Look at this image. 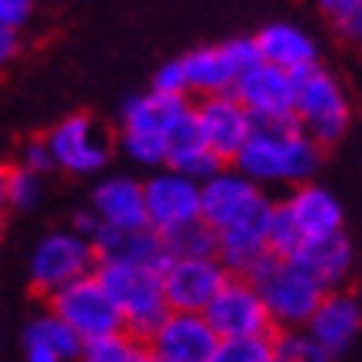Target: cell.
<instances>
[{"label":"cell","instance_id":"cell-1","mask_svg":"<svg viewBox=\"0 0 362 362\" xmlns=\"http://www.w3.org/2000/svg\"><path fill=\"white\" fill-rule=\"evenodd\" d=\"M233 170L243 173L252 187H303L316 183V173L322 166V146L309 140L293 120L286 123H256L252 136L246 140Z\"/></svg>","mask_w":362,"mask_h":362},{"label":"cell","instance_id":"cell-2","mask_svg":"<svg viewBox=\"0 0 362 362\" xmlns=\"http://www.w3.org/2000/svg\"><path fill=\"white\" fill-rule=\"evenodd\" d=\"M352 120H356V107L346 83H342L332 70L319 64L309 74L296 77V107H293V123L306 133L316 146H332V143L346 140Z\"/></svg>","mask_w":362,"mask_h":362},{"label":"cell","instance_id":"cell-3","mask_svg":"<svg viewBox=\"0 0 362 362\" xmlns=\"http://www.w3.org/2000/svg\"><path fill=\"white\" fill-rule=\"evenodd\" d=\"M246 279L259 293L276 332L306 329V322L326 296L322 286L313 283L293 259H283V256H266Z\"/></svg>","mask_w":362,"mask_h":362},{"label":"cell","instance_id":"cell-4","mask_svg":"<svg viewBox=\"0 0 362 362\" xmlns=\"http://www.w3.org/2000/svg\"><path fill=\"white\" fill-rule=\"evenodd\" d=\"M93 276L100 286L110 293L113 306L123 319V329L136 339H150L153 329L166 319V296H163V276L156 269L127 263H97Z\"/></svg>","mask_w":362,"mask_h":362},{"label":"cell","instance_id":"cell-5","mask_svg":"<svg viewBox=\"0 0 362 362\" xmlns=\"http://www.w3.org/2000/svg\"><path fill=\"white\" fill-rule=\"evenodd\" d=\"M180 64H183V74H187L189 97L206 100L233 93L236 80L259 64V50H256L250 33V37H230L223 44L193 47L189 54L180 57Z\"/></svg>","mask_w":362,"mask_h":362},{"label":"cell","instance_id":"cell-6","mask_svg":"<svg viewBox=\"0 0 362 362\" xmlns=\"http://www.w3.org/2000/svg\"><path fill=\"white\" fill-rule=\"evenodd\" d=\"M93 269H97V252L70 226L44 233L30 252V286L47 299L83 276H93Z\"/></svg>","mask_w":362,"mask_h":362},{"label":"cell","instance_id":"cell-7","mask_svg":"<svg viewBox=\"0 0 362 362\" xmlns=\"http://www.w3.org/2000/svg\"><path fill=\"white\" fill-rule=\"evenodd\" d=\"M54 156V166L70 176H100L113 160L110 130L90 117V113H70L44 136Z\"/></svg>","mask_w":362,"mask_h":362},{"label":"cell","instance_id":"cell-8","mask_svg":"<svg viewBox=\"0 0 362 362\" xmlns=\"http://www.w3.org/2000/svg\"><path fill=\"white\" fill-rule=\"evenodd\" d=\"M47 313H54L66 329L77 332L83 346L93 339H107V336H117V332H127L110 293L100 286L97 276H83L77 283H70L66 289L54 293L47 299Z\"/></svg>","mask_w":362,"mask_h":362},{"label":"cell","instance_id":"cell-9","mask_svg":"<svg viewBox=\"0 0 362 362\" xmlns=\"http://www.w3.org/2000/svg\"><path fill=\"white\" fill-rule=\"evenodd\" d=\"M203 319L209 322V329L216 332L220 342H233V339H269L273 336V319L266 313L259 293L252 289L250 279L243 276H230L226 286L213 296Z\"/></svg>","mask_w":362,"mask_h":362},{"label":"cell","instance_id":"cell-10","mask_svg":"<svg viewBox=\"0 0 362 362\" xmlns=\"http://www.w3.org/2000/svg\"><path fill=\"white\" fill-rule=\"evenodd\" d=\"M160 276H163L166 309L170 313H197V316H203V309L230 279L226 266L216 256H173Z\"/></svg>","mask_w":362,"mask_h":362},{"label":"cell","instance_id":"cell-11","mask_svg":"<svg viewBox=\"0 0 362 362\" xmlns=\"http://www.w3.org/2000/svg\"><path fill=\"white\" fill-rule=\"evenodd\" d=\"M143 203H146V226L163 240L199 223V183L173 170H156L143 180Z\"/></svg>","mask_w":362,"mask_h":362},{"label":"cell","instance_id":"cell-12","mask_svg":"<svg viewBox=\"0 0 362 362\" xmlns=\"http://www.w3.org/2000/svg\"><path fill=\"white\" fill-rule=\"evenodd\" d=\"M193 123H197L199 140L206 143L226 166L236 160V153L246 146V140L252 136V127H256L233 93L197 100L193 103Z\"/></svg>","mask_w":362,"mask_h":362},{"label":"cell","instance_id":"cell-13","mask_svg":"<svg viewBox=\"0 0 362 362\" xmlns=\"http://www.w3.org/2000/svg\"><path fill=\"white\" fill-rule=\"evenodd\" d=\"M303 332H306L309 339L316 342L329 359L349 352L352 342L362 336V293H356L349 286L329 289Z\"/></svg>","mask_w":362,"mask_h":362},{"label":"cell","instance_id":"cell-14","mask_svg":"<svg viewBox=\"0 0 362 362\" xmlns=\"http://www.w3.org/2000/svg\"><path fill=\"white\" fill-rule=\"evenodd\" d=\"M233 97L243 103L252 123H286L293 120L296 107V77L269 64H256L236 80Z\"/></svg>","mask_w":362,"mask_h":362},{"label":"cell","instance_id":"cell-15","mask_svg":"<svg viewBox=\"0 0 362 362\" xmlns=\"http://www.w3.org/2000/svg\"><path fill=\"white\" fill-rule=\"evenodd\" d=\"M146 346L156 362H213L220 339L197 313H166Z\"/></svg>","mask_w":362,"mask_h":362},{"label":"cell","instance_id":"cell-16","mask_svg":"<svg viewBox=\"0 0 362 362\" xmlns=\"http://www.w3.org/2000/svg\"><path fill=\"white\" fill-rule=\"evenodd\" d=\"M276 203L286 213L289 226L296 230L299 243L322 240V236H332V233H346V209H342L339 197L332 189L319 187V183L293 187Z\"/></svg>","mask_w":362,"mask_h":362},{"label":"cell","instance_id":"cell-17","mask_svg":"<svg viewBox=\"0 0 362 362\" xmlns=\"http://www.w3.org/2000/svg\"><path fill=\"white\" fill-rule=\"evenodd\" d=\"M252 44L259 50V64H269L283 74H309L319 66V44L316 37L293 21H269L252 33Z\"/></svg>","mask_w":362,"mask_h":362},{"label":"cell","instance_id":"cell-18","mask_svg":"<svg viewBox=\"0 0 362 362\" xmlns=\"http://www.w3.org/2000/svg\"><path fill=\"white\" fill-rule=\"evenodd\" d=\"M90 209L107 230H146V203H143V180L130 173H107L97 180L90 193Z\"/></svg>","mask_w":362,"mask_h":362},{"label":"cell","instance_id":"cell-19","mask_svg":"<svg viewBox=\"0 0 362 362\" xmlns=\"http://www.w3.org/2000/svg\"><path fill=\"white\" fill-rule=\"evenodd\" d=\"M286 259H293L313 283H319L329 293V289H342L349 283L352 266H356V246H352L349 233H332L322 240L299 243L293 256H286Z\"/></svg>","mask_w":362,"mask_h":362},{"label":"cell","instance_id":"cell-20","mask_svg":"<svg viewBox=\"0 0 362 362\" xmlns=\"http://www.w3.org/2000/svg\"><path fill=\"white\" fill-rule=\"evenodd\" d=\"M193 113V103L183 97H166L156 90L133 93L120 110V133H146L170 143L176 127Z\"/></svg>","mask_w":362,"mask_h":362},{"label":"cell","instance_id":"cell-21","mask_svg":"<svg viewBox=\"0 0 362 362\" xmlns=\"http://www.w3.org/2000/svg\"><path fill=\"white\" fill-rule=\"evenodd\" d=\"M97 263H127V266H143V269H156L163 273V266L170 263V250H166L163 236H156L150 226L146 230H107L100 226V233L90 240Z\"/></svg>","mask_w":362,"mask_h":362},{"label":"cell","instance_id":"cell-22","mask_svg":"<svg viewBox=\"0 0 362 362\" xmlns=\"http://www.w3.org/2000/svg\"><path fill=\"white\" fill-rule=\"evenodd\" d=\"M223 160L213 150H209L206 143L199 140L197 133V123H193V113H189L187 120L176 127V133L170 136V156H166V170H173V173L187 176L193 183H206L213 176L223 170Z\"/></svg>","mask_w":362,"mask_h":362},{"label":"cell","instance_id":"cell-23","mask_svg":"<svg viewBox=\"0 0 362 362\" xmlns=\"http://www.w3.org/2000/svg\"><path fill=\"white\" fill-rule=\"evenodd\" d=\"M23 342H37V346L50 349L54 356H60L64 362H80V356H83L80 336L74 329H66L54 313L33 316L30 322H27V329H23Z\"/></svg>","mask_w":362,"mask_h":362},{"label":"cell","instance_id":"cell-24","mask_svg":"<svg viewBox=\"0 0 362 362\" xmlns=\"http://www.w3.org/2000/svg\"><path fill=\"white\" fill-rule=\"evenodd\" d=\"M80 362H156L150 346L130 332H117L107 339H93L83 346Z\"/></svg>","mask_w":362,"mask_h":362},{"label":"cell","instance_id":"cell-25","mask_svg":"<svg viewBox=\"0 0 362 362\" xmlns=\"http://www.w3.org/2000/svg\"><path fill=\"white\" fill-rule=\"evenodd\" d=\"M319 13L339 40L362 47V0H322Z\"/></svg>","mask_w":362,"mask_h":362},{"label":"cell","instance_id":"cell-26","mask_svg":"<svg viewBox=\"0 0 362 362\" xmlns=\"http://www.w3.org/2000/svg\"><path fill=\"white\" fill-rule=\"evenodd\" d=\"M120 153L130 163L143 166V170H166V156H170V143L160 136H146V133H120L117 136Z\"/></svg>","mask_w":362,"mask_h":362},{"label":"cell","instance_id":"cell-27","mask_svg":"<svg viewBox=\"0 0 362 362\" xmlns=\"http://www.w3.org/2000/svg\"><path fill=\"white\" fill-rule=\"evenodd\" d=\"M273 356L269 362H332L326 352L319 349L316 342L309 339L303 329H289V332H273Z\"/></svg>","mask_w":362,"mask_h":362},{"label":"cell","instance_id":"cell-28","mask_svg":"<svg viewBox=\"0 0 362 362\" xmlns=\"http://www.w3.org/2000/svg\"><path fill=\"white\" fill-rule=\"evenodd\" d=\"M163 243L170 250V259L173 256H216V233L209 230L203 220L173 233V236H166Z\"/></svg>","mask_w":362,"mask_h":362},{"label":"cell","instance_id":"cell-29","mask_svg":"<svg viewBox=\"0 0 362 362\" xmlns=\"http://www.w3.org/2000/svg\"><path fill=\"white\" fill-rule=\"evenodd\" d=\"M4 187H7V209H30L40 199V176L27 173L21 166H7L4 176Z\"/></svg>","mask_w":362,"mask_h":362},{"label":"cell","instance_id":"cell-30","mask_svg":"<svg viewBox=\"0 0 362 362\" xmlns=\"http://www.w3.org/2000/svg\"><path fill=\"white\" fill-rule=\"evenodd\" d=\"M273 339V336H269ZM269 339H233L220 342V349L213 356V362H269L273 346Z\"/></svg>","mask_w":362,"mask_h":362},{"label":"cell","instance_id":"cell-31","mask_svg":"<svg viewBox=\"0 0 362 362\" xmlns=\"http://www.w3.org/2000/svg\"><path fill=\"white\" fill-rule=\"evenodd\" d=\"M17 166L21 170H27V173L40 176L44 180L47 173H54V156H50V146H47L44 136H30V140L21 146V160H17Z\"/></svg>","mask_w":362,"mask_h":362},{"label":"cell","instance_id":"cell-32","mask_svg":"<svg viewBox=\"0 0 362 362\" xmlns=\"http://www.w3.org/2000/svg\"><path fill=\"white\" fill-rule=\"evenodd\" d=\"M156 93H166V97H183L189 100V90H187V74H183V64H180V57L176 60H166L160 64V70L153 74V87Z\"/></svg>","mask_w":362,"mask_h":362},{"label":"cell","instance_id":"cell-33","mask_svg":"<svg viewBox=\"0 0 362 362\" xmlns=\"http://www.w3.org/2000/svg\"><path fill=\"white\" fill-rule=\"evenodd\" d=\"M33 21V4L30 0H0V23L7 30L21 33Z\"/></svg>","mask_w":362,"mask_h":362},{"label":"cell","instance_id":"cell-34","mask_svg":"<svg viewBox=\"0 0 362 362\" xmlns=\"http://www.w3.org/2000/svg\"><path fill=\"white\" fill-rule=\"evenodd\" d=\"M100 226H103V223L97 220V213H93V209H77V213H74V220H70V230L77 233V236H83V240H93V236H97L100 233Z\"/></svg>","mask_w":362,"mask_h":362},{"label":"cell","instance_id":"cell-35","mask_svg":"<svg viewBox=\"0 0 362 362\" xmlns=\"http://www.w3.org/2000/svg\"><path fill=\"white\" fill-rule=\"evenodd\" d=\"M17 54H21V33L7 30V27L0 23V70H7Z\"/></svg>","mask_w":362,"mask_h":362},{"label":"cell","instance_id":"cell-36","mask_svg":"<svg viewBox=\"0 0 362 362\" xmlns=\"http://www.w3.org/2000/svg\"><path fill=\"white\" fill-rule=\"evenodd\" d=\"M23 359L27 362H64L60 356H54L50 349L37 346V342H23Z\"/></svg>","mask_w":362,"mask_h":362},{"label":"cell","instance_id":"cell-37","mask_svg":"<svg viewBox=\"0 0 362 362\" xmlns=\"http://www.w3.org/2000/svg\"><path fill=\"white\" fill-rule=\"evenodd\" d=\"M4 176H7V166H0V223H4V209H7V187H4Z\"/></svg>","mask_w":362,"mask_h":362}]
</instances>
